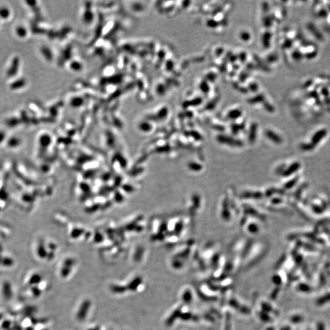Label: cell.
<instances>
[{
	"mask_svg": "<svg viewBox=\"0 0 330 330\" xmlns=\"http://www.w3.org/2000/svg\"><path fill=\"white\" fill-rule=\"evenodd\" d=\"M91 305L92 303L88 299L84 300L81 303L76 315V318L78 321L83 322L86 319Z\"/></svg>",
	"mask_w": 330,
	"mask_h": 330,
	"instance_id": "cell-1",
	"label": "cell"
},
{
	"mask_svg": "<svg viewBox=\"0 0 330 330\" xmlns=\"http://www.w3.org/2000/svg\"><path fill=\"white\" fill-rule=\"evenodd\" d=\"M1 295L4 301L8 302L12 299L13 295V285L8 281H4L0 287Z\"/></svg>",
	"mask_w": 330,
	"mask_h": 330,
	"instance_id": "cell-2",
	"label": "cell"
},
{
	"mask_svg": "<svg viewBox=\"0 0 330 330\" xmlns=\"http://www.w3.org/2000/svg\"><path fill=\"white\" fill-rule=\"evenodd\" d=\"M75 261L73 259H67L64 262L63 265L60 270V275L62 278H67L72 270L73 266L75 265Z\"/></svg>",
	"mask_w": 330,
	"mask_h": 330,
	"instance_id": "cell-3",
	"label": "cell"
},
{
	"mask_svg": "<svg viewBox=\"0 0 330 330\" xmlns=\"http://www.w3.org/2000/svg\"><path fill=\"white\" fill-rule=\"evenodd\" d=\"M143 283V278L139 276H137L135 278H134L127 285V287L128 291H130L132 292H135L138 290L139 286Z\"/></svg>",
	"mask_w": 330,
	"mask_h": 330,
	"instance_id": "cell-4",
	"label": "cell"
},
{
	"mask_svg": "<svg viewBox=\"0 0 330 330\" xmlns=\"http://www.w3.org/2000/svg\"><path fill=\"white\" fill-rule=\"evenodd\" d=\"M42 276L39 273H34L29 277L28 281V285L30 286H37L42 282Z\"/></svg>",
	"mask_w": 330,
	"mask_h": 330,
	"instance_id": "cell-5",
	"label": "cell"
},
{
	"mask_svg": "<svg viewBox=\"0 0 330 330\" xmlns=\"http://www.w3.org/2000/svg\"><path fill=\"white\" fill-rule=\"evenodd\" d=\"M127 286L119 284H113L110 286V291L115 294H122L127 291Z\"/></svg>",
	"mask_w": 330,
	"mask_h": 330,
	"instance_id": "cell-6",
	"label": "cell"
},
{
	"mask_svg": "<svg viewBox=\"0 0 330 330\" xmlns=\"http://www.w3.org/2000/svg\"><path fill=\"white\" fill-rule=\"evenodd\" d=\"M18 58L15 57L13 61L12 66L10 67V69L8 71V75L10 76L15 75L18 70Z\"/></svg>",
	"mask_w": 330,
	"mask_h": 330,
	"instance_id": "cell-7",
	"label": "cell"
},
{
	"mask_svg": "<svg viewBox=\"0 0 330 330\" xmlns=\"http://www.w3.org/2000/svg\"><path fill=\"white\" fill-rule=\"evenodd\" d=\"M326 134H327V132L325 130H322L317 132L313 138V139H312L313 143L316 144L318 143H319V141L324 138L325 135H326Z\"/></svg>",
	"mask_w": 330,
	"mask_h": 330,
	"instance_id": "cell-8",
	"label": "cell"
},
{
	"mask_svg": "<svg viewBox=\"0 0 330 330\" xmlns=\"http://www.w3.org/2000/svg\"><path fill=\"white\" fill-rule=\"evenodd\" d=\"M300 168V164L298 163H295L292 166H291L290 168H288V169L285 172L284 176H290L291 174H292L294 172H295L298 168Z\"/></svg>",
	"mask_w": 330,
	"mask_h": 330,
	"instance_id": "cell-9",
	"label": "cell"
},
{
	"mask_svg": "<svg viewBox=\"0 0 330 330\" xmlns=\"http://www.w3.org/2000/svg\"><path fill=\"white\" fill-rule=\"evenodd\" d=\"M31 292L32 295L35 298H38L42 295V290L38 286H33L31 287Z\"/></svg>",
	"mask_w": 330,
	"mask_h": 330,
	"instance_id": "cell-10",
	"label": "cell"
},
{
	"mask_svg": "<svg viewBox=\"0 0 330 330\" xmlns=\"http://www.w3.org/2000/svg\"><path fill=\"white\" fill-rule=\"evenodd\" d=\"M267 135L269 138H270L271 139L274 141L275 143H281V139L277 135L274 133L273 132L269 131L267 132Z\"/></svg>",
	"mask_w": 330,
	"mask_h": 330,
	"instance_id": "cell-11",
	"label": "cell"
},
{
	"mask_svg": "<svg viewBox=\"0 0 330 330\" xmlns=\"http://www.w3.org/2000/svg\"><path fill=\"white\" fill-rule=\"evenodd\" d=\"M24 84V81L23 80H19V81H15V83H13L12 86H11V87L12 89H17L21 86H23Z\"/></svg>",
	"mask_w": 330,
	"mask_h": 330,
	"instance_id": "cell-12",
	"label": "cell"
},
{
	"mask_svg": "<svg viewBox=\"0 0 330 330\" xmlns=\"http://www.w3.org/2000/svg\"><path fill=\"white\" fill-rule=\"evenodd\" d=\"M240 114H241V112L239 110L236 109V110L231 111L229 114V116L230 117V118L235 119V118H237V117L239 116Z\"/></svg>",
	"mask_w": 330,
	"mask_h": 330,
	"instance_id": "cell-13",
	"label": "cell"
},
{
	"mask_svg": "<svg viewBox=\"0 0 330 330\" xmlns=\"http://www.w3.org/2000/svg\"><path fill=\"white\" fill-rule=\"evenodd\" d=\"M9 15V11L6 8L0 9V16L3 18H7Z\"/></svg>",
	"mask_w": 330,
	"mask_h": 330,
	"instance_id": "cell-14",
	"label": "cell"
},
{
	"mask_svg": "<svg viewBox=\"0 0 330 330\" xmlns=\"http://www.w3.org/2000/svg\"><path fill=\"white\" fill-rule=\"evenodd\" d=\"M17 32L18 33V34L20 35V36H24L25 35V30L24 28H21V27H19L17 29Z\"/></svg>",
	"mask_w": 330,
	"mask_h": 330,
	"instance_id": "cell-15",
	"label": "cell"
},
{
	"mask_svg": "<svg viewBox=\"0 0 330 330\" xmlns=\"http://www.w3.org/2000/svg\"><path fill=\"white\" fill-rule=\"evenodd\" d=\"M297 182V179H294L292 180L291 182H289L287 184V188H291L292 187H293V185Z\"/></svg>",
	"mask_w": 330,
	"mask_h": 330,
	"instance_id": "cell-16",
	"label": "cell"
},
{
	"mask_svg": "<svg viewBox=\"0 0 330 330\" xmlns=\"http://www.w3.org/2000/svg\"><path fill=\"white\" fill-rule=\"evenodd\" d=\"M250 35H249V34L247 33V32H244L242 34V38H243V39L245 40H248V39L249 38Z\"/></svg>",
	"mask_w": 330,
	"mask_h": 330,
	"instance_id": "cell-17",
	"label": "cell"
},
{
	"mask_svg": "<svg viewBox=\"0 0 330 330\" xmlns=\"http://www.w3.org/2000/svg\"><path fill=\"white\" fill-rule=\"evenodd\" d=\"M87 330H100V328L99 327H95V328H90V329Z\"/></svg>",
	"mask_w": 330,
	"mask_h": 330,
	"instance_id": "cell-18",
	"label": "cell"
},
{
	"mask_svg": "<svg viewBox=\"0 0 330 330\" xmlns=\"http://www.w3.org/2000/svg\"><path fill=\"white\" fill-rule=\"evenodd\" d=\"M48 330V329H42V330Z\"/></svg>",
	"mask_w": 330,
	"mask_h": 330,
	"instance_id": "cell-19",
	"label": "cell"
}]
</instances>
